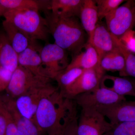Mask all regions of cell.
<instances>
[{"mask_svg": "<svg viewBox=\"0 0 135 135\" xmlns=\"http://www.w3.org/2000/svg\"><path fill=\"white\" fill-rule=\"evenodd\" d=\"M76 104L57 89L40 102L35 114L36 125L42 132L66 127L77 117Z\"/></svg>", "mask_w": 135, "mask_h": 135, "instance_id": "cell-1", "label": "cell"}, {"mask_svg": "<svg viewBox=\"0 0 135 135\" xmlns=\"http://www.w3.org/2000/svg\"><path fill=\"white\" fill-rule=\"evenodd\" d=\"M44 13L55 44L74 56L79 53L86 43L84 30L77 17H60L50 11Z\"/></svg>", "mask_w": 135, "mask_h": 135, "instance_id": "cell-2", "label": "cell"}, {"mask_svg": "<svg viewBox=\"0 0 135 135\" xmlns=\"http://www.w3.org/2000/svg\"><path fill=\"white\" fill-rule=\"evenodd\" d=\"M3 17L5 20L23 32L32 42L37 40L47 41L50 34L45 18L36 10L23 9L8 11Z\"/></svg>", "mask_w": 135, "mask_h": 135, "instance_id": "cell-3", "label": "cell"}, {"mask_svg": "<svg viewBox=\"0 0 135 135\" xmlns=\"http://www.w3.org/2000/svg\"><path fill=\"white\" fill-rule=\"evenodd\" d=\"M50 80L47 77L36 76L29 70L18 65L12 73L6 90L9 96L16 99L31 90L49 84Z\"/></svg>", "mask_w": 135, "mask_h": 135, "instance_id": "cell-4", "label": "cell"}, {"mask_svg": "<svg viewBox=\"0 0 135 135\" xmlns=\"http://www.w3.org/2000/svg\"><path fill=\"white\" fill-rule=\"evenodd\" d=\"M109 31L118 38L135 25V1H126L105 18Z\"/></svg>", "mask_w": 135, "mask_h": 135, "instance_id": "cell-5", "label": "cell"}, {"mask_svg": "<svg viewBox=\"0 0 135 135\" xmlns=\"http://www.w3.org/2000/svg\"><path fill=\"white\" fill-rule=\"evenodd\" d=\"M66 51L55 43L48 44L40 49L42 65L46 75L51 79H55L68 66L70 63Z\"/></svg>", "mask_w": 135, "mask_h": 135, "instance_id": "cell-6", "label": "cell"}, {"mask_svg": "<svg viewBox=\"0 0 135 135\" xmlns=\"http://www.w3.org/2000/svg\"><path fill=\"white\" fill-rule=\"evenodd\" d=\"M79 119L78 135H102L113 128L105 117L96 109L83 108Z\"/></svg>", "mask_w": 135, "mask_h": 135, "instance_id": "cell-7", "label": "cell"}, {"mask_svg": "<svg viewBox=\"0 0 135 135\" xmlns=\"http://www.w3.org/2000/svg\"><path fill=\"white\" fill-rule=\"evenodd\" d=\"M74 99L82 109L90 108L96 110L126 100L125 97L119 95L111 90L100 87L78 95Z\"/></svg>", "mask_w": 135, "mask_h": 135, "instance_id": "cell-8", "label": "cell"}, {"mask_svg": "<svg viewBox=\"0 0 135 135\" xmlns=\"http://www.w3.org/2000/svg\"><path fill=\"white\" fill-rule=\"evenodd\" d=\"M57 89L50 83L31 90L15 99L17 109L23 116L36 124L35 114L41 101Z\"/></svg>", "mask_w": 135, "mask_h": 135, "instance_id": "cell-9", "label": "cell"}, {"mask_svg": "<svg viewBox=\"0 0 135 135\" xmlns=\"http://www.w3.org/2000/svg\"><path fill=\"white\" fill-rule=\"evenodd\" d=\"M105 71L101 67L85 70L77 80L63 92L64 96L73 99L80 94L92 91L100 87V82Z\"/></svg>", "mask_w": 135, "mask_h": 135, "instance_id": "cell-10", "label": "cell"}, {"mask_svg": "<svg viewBox=\"0 0 135 135\" xmlns=\"http://www.w3.org/2000/svg\"><path fill=\"white\" fill-rule=\"evenodd\" d=\"M0 102L8 112L20 135H41L42 132L36 123L27 119L17 109L15 99L8 94L0 95Z\"/></svg>", "mask_w": 135, "mask_h": 135, "instance_id": "cell-11", "label": "cell"}, {"mask_svg": "<svg viewBox=\"0 0 135 135\" xmlns=\"http://www.w3.org/2000/svg\"><path fill=\"white\" fill-rule=\"evenodd\" d=\"M96 110L109 119L113 127L123 122L135 121V101L126 100Z\"/></svg>", "mask_w": 135, "mask_h": 135, "instance_id": "cell-12", "label": "cell"}, {"mask_svg": "<svg viewBox=\"0 0 135 135\" xmlns=\"http://www.w3.org/2000/svg\"><path fill=\"white\" fill-rule=\"evenodd\" d=\"M89 42L96 51L99 62L101 57L114 50L116 48L113 34L106 25L98 23L92 35L89 38Z\"/></svg>", "mask_w": 135, "mask_h": 135, "instance_id": "cell-13", "label": "cell"}, {"mask_svg": "<svg viewBox=\"0 0 135 135\" xmlns=\"http://www.w3.org/2000/svg\"><path fill=\"white\" fill-rule=\"evenodd\" d=\"M41 48H39L36 44H33L18 54V64L36 76L49 78L45 72L40 55Z\"/></svg>", "mask_w": 135, "mask_h": 135, "instance_id": "cell-14", "label": "cell"}, {"mask_svg": "<svg viewBox=\"0 0 135 135\" xmlns=\"http://www.w3.org/2000/svg\"><path fill=\"white\" fill-rule=\"evenodd\" d=\"M100 66L98 54L92 44L88 41L80 51L74 56L65 70L73 68L87 70Z\"/></svg>", "mask_w": 135, "mask_h": 135, "instance_id": "cell-15", "label": "cell"}, {"mask_svg": "<svg viewBox=\"0 0 135 135\" xmlns=\"http://www.w3.org/2000/svg\"><path fill=\"white\" fill-rule=\"evenodd\" d=\"M100 87L109 90L119 95L135 97V88L129 78L104 75L102 77Z\"/></svg>", "mask_w": 135, "mask_h": 135, "instance_id": "cell-16", "label": "cell"}, {"mask_svg": "<svg viewBox=\"0 0 135 135\" xmlns=\"http://www.w3.org/2000/svg\"><path fill=\"white\" fill-rule=\"evenodd\" d=\"M2 25L10 43L18 54L22 53L29 46L36 44V42H32L23 32L8 21L4 20Z\"/></svg>", "mask_w": 135, "mask_h": 135, "instance_id": "cell-17", "label": "cell"}, {"mask_svg": "<svg viewBox=\"0 0 135 135\" xmlns=\"http://www.w3.org/2000/svg\"><path fill=\"white\" fill-rule=\"evenodd\" d=\"M18 65V54L11 46L4 31H0V66L13 73Z\"/></svg>", "mask_w": 135, "mask_h": 135, "instance_id": "cell-18", "label": "cell"}, {"mask_svg": "<svg viewBox=\"0 0 135 135\" xmlns=\"http://www.w3.org/2000/svg\"><path fill=\"white\" fill-rule=\"evenodd\" d=\"M79 17L83 28L90 37L94 32L99 20L95 1H83Z\"/></svg>", "mask_w": 135, "mask_h": 135, "instance_id": "cell-19", "label": "cell"}, {"mask_svg": "<svg viewBox=\"0 0 135 135\" xmlns=\"http://www.w3.org/2000/svg\"><path fill=\"white\" fill-rule=\"evenodd\" d=\"M84 0H52L50 10L55 15L64 17H79Z\"/></svg>", "mask_w": 135, "mask_h": 135, "instance_id": "cell-20", "label": "cell"}, {"mask_svg": "<svg viewBox=\"0 0 135 135\" xmlns=\"http://www.w3.org/2000/svg\"><path fill=\"white\" fill-rule=\"evenodd\" d=\"M99 65L104 71H118L121 77H127L124 57L117 46L114 50L101 57Z\"/></svg>", "mask_w": 135, "mask_h": 135, "instance_id": "cell-21", "label": "cell"}, {"mask_svg": "<svg viewBox=\"0 0 135 135\" xmlns=\"http://www.w3.org/2000/svg\"><path fill=\"white\" fill-rule=\"evenodd\" d=\"M0 3L7 11L31 9L43 11L44 1L0 0Z\"/></svg>", "mask_w": 135, "mask_h": 135, "instance_id": "cell-22", "label": "cell"}, {"mask_svg": "<svg viewBox=\"0 0 135 135\" xmlns=\"http://www.w3.org/2000/svg\"><path fill=\"white\" fill-rule=\"evenodd\" d=\"M85 70L79 68H73L65 70L55 78L58 84L60 92L63 93L70 88Z\"/></svg>", "mask_w": 135, "mask_h": 135, "instance_id": "cell-23", "label": "cell"}, {"mask_svg": "<svg viewBox=\"0 0 135 135\" xmlns=\"http://www.w3.org/2000/svg\"><path fill=\"white\" fill-rule=\"evenodd\" d=\"M113 35L116 46L124 57L127 76H131L135 78V55L124 46L123 44L121 42L119 39Z\"/></svg>", "mask_w": 135, "mask_h": 135, "instance_id": "cell-24", "label": "cell"}, {"mask_svg": "<svg viewBox=\"0 0 135 135\" xmlns=\"http://www.w3.org/2000/svg\"><path fill=\"white\" fill-rule=\"evenodd\" d=\"M126 1L123 0H95L99 20L105 18Z\"/></svg>", "mask_w": 135, "mask_h": 135, "instance_id": "cell-25", "label": "cell"}, {"mask_svg": "<svg viewBox=\"0 0 135 135\" xmlns=\"http://www.w3.org/2000/svg\"><path fill=\"white\" fill-rule=\"evenodd\" d=\"M107 133L109 135H135V121L119 123Z\"/></svg>", "mask_w": 135, "mask_h": 135, "instance_id": "cell-26", "label": "cell"}, {"mask_svg": "<svg viewBox=\"0 0 135 135\" xmlns=\"http://www.w3.org/2000/svg\"><path fill=\"white\" fill-rule=\"evenodd\" d=\"M0 113L4 116L7 123L6 135H20L10 114L1 102Z\"/></svg>", "mask_w": 135, "mask_h": 135, "instance_id": "cell-27", "label": "cell"}, {"mask_svg": "<svg viewBox=\"0 0 135 135\" xmlns=\"http://www.w3.org/2000/svg\"><path fill=\"white\" fill-rule=\"evenodd\" d=\"M119 39L129 50L135 53V31L129 30Z\"/></svg>", "mask_w": 135, "mask_h": 135, "instance_id": "cell-28", "label": "cell"}, {"mask_svg": "<svg viewBox=\"0 0 135 135\" xmlns=\"http://www.w3.org/2000/svg\"><path fill=\"white\" fill-rule=\"evenodd\" d=\"M12 73L0 66V92L6 90L7 88Z\"/></svg>", "mask_w": 135, "mask_h": 135, "instance_id": "cell-29", "label": "cell"}, {"mask_svg": "<svg viewBox=\"0 0 135 135\" xmlns=\"http://www.w3.org/2000/svg\"><path fill=\"white\" fill-rule=\"evenodd\" d=\"M78 119L79 118L77 117L66 126L64 135H78Z\"/></svg>", "mask_w": 135, "mask_h": 135, "instance_id": "cell-30", "label": "cell"}, {"mask_svg": "<svg viewBox=\"0 0 135 135\" xmlns=\"http://www.w3.org/2000/svg\"><path fill=\"white\" fill-rule=\"evenodd\" d=\"M7 123L4 116L0 113V135H6Z\"/></svg>", "mask_w": 135, "mask_h": 135, "instance_id": "cell-31", "label": "cell"}, {"mask_svg": "<svg viewBox=\"0 0 135 135\" xmlns=\"http://www.w3.org/2000/svg\"><path fill=\"white\" fill-rule=\"evenodd\" d=\"M66 127H58L55 128L47 132L48 135H64Z\"/></svg>", "mask_w": 135, "mask_h": 135, "instance_id": "cell-32", "label": "cell"}, {"mask_svg": "<svg viewBox=\"0 0 135 135\" xmlns=\"http://www.w3.org/2000/svg\"><path fill=\"white\" fill-rule=\"evenodd\" d=\"M7 11V10L3 7L0 3V17L3 16L5 13Z\"/></svg>", "mask_w": 135, "mask_h": 135, "instance_id": "cell-33", "label": "cell"}, {"mask_svg": "<svg viewBox=\"0 0 135 135\" xmlns=\"http://www.w3.org/2000/svg\"><path fill=\"white\" fill-rule=\"evenodd\" d=\"M130 79L131 80V81H132V83H133V85H134V86L135 88V79Z\"/></svg>", "mask_w": 135, "mask_h": 135, "instance_id": "cell-34", "label": "cell"}, {"mask_svg": "<svg viewBox=\"0 0 135 135\" xmlns=\"http://www.w3.org/2000/svg\"><path fill=\"white\" fill-rule=\"evenodd\" d=\"M102 135H109V134H107V133H106V134H104Z\"/></svg>", "mask_w": 135, "mask_h": 135, "instance_id": "cell-35", "label": "cell"}, {"mask_svg": "<svg viewBox=\"0 0 135 135\" xmlns=\"http://www.w3.org/2000/svg\"><path fill=\"white\" fill-rule=\"evenodd\" d=\"M134 28H135V25L134 27Z\"/></svg>", "mask_w": 135, "mask_h": 135, "instance_id": "cell-36", "label": "cell"}]
</instances>
